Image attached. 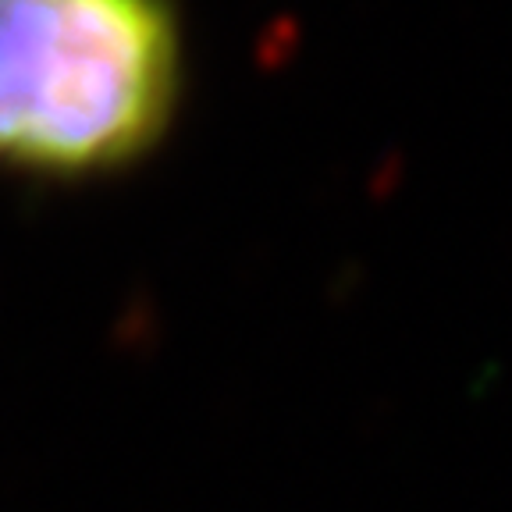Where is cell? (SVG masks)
<instances>
[{
    "instance_id": "1",
    "label": "cell",
    "mask_w": 512,
    "mask_h": 512,
    "mask_svg": "<svg viewBox=\"0 0 512 512\" xmlns=\"http://www.w3.org/2000/svg\"><path fill=\"white\" fill-rule=\"evenodd\" d=\"M178 96L171 0H0V175H118L168 136Z\"/></svg>"
}]
</instances>
